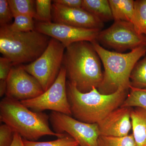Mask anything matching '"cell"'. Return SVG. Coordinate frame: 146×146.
<instances>
[{
	"label": "cell",
	"instance_id": "obj_1",
	"mask_svg": "<svg viewBox=\"0 0 146 146\" xmlns=\"http://www.w3.org/2000/svg\"><path fill=\"white\" fill-rule=\"evenodd\" d=\"M102 62L93 44L87 41L73 43L65 48L63 66L68 81L80 92L97 89L103 80Z\"/></svg>",
	"mask_w": 146,
	"mask_h": 146
},
{
	"label": "cell",
	"instance_id": "obj_2",
	"mask_svg": "<svg viewBox=\"0 0 146 146\" xmlns=\"http://www.w3.org/2000/svg\"><path fill=\"white\" fill-rule=\"evenodd\" d=\"M66 88L72 115L76 119L91 124L98 123L121 107L128 94V91L119 89L113 94L104 95L96 87L83 93L68 80Z\"/></svg>",
	"mask_w": 146,
	"mask_h": 146
},
{
	"label": "cell",
	"instance_id": "obj_3",
	"mask_svg": "<svg viewBox=\"0 0 146 146\" xmlns=\"http://www.w3.org/2000/svg\"><path fill=\"white\" fill-rule=\"evenodd\" d=\"M0 120L23 139L36 141L45 136L63 138L66 133H55L50 127L49 116L33 111L21 101L5 96L0 102Z\"/></svg>",
	"mask_w": 146,
	"mask_h": 146
},
{
	"label": "cell",
	"instance_id": "obj_4",
	"mask_svg": "<svg viewBox=\"0 0 146 146\" xmlns=\"http://www.w3.org/2000/svg\"><path fill=\"white\" fill-rule=\"evenodd\" d=\"M91 43L104 68L103 79L98 89L100 93L109 95L119 89L129 91L131 73L136 63L145 56L146 45L123 53L106 50L96 41Z\"/></svg>",
	"mask_w": 146,
	"mask_h": 146
},
{
	"label": "cell",
	"instance_id": "obj_5",
	"mask_svg": "<svg viewBox=\"0 0 146 146\" xmlns=\"http://www.w3.org/2000/svg\"><path fill=\"white\" fill-rule=\"evenodd\" d=\"M51 37L36 30L12 31L7 25L0 28V52L13 66L33 62L48 47Z\"/></svg>",
	"mask_w": 146,
	"mask_h": 146
},
{
	"label": "cell",
	"instance_id": "obj_6",
	"mask_svg": "<svg viewBox=\"0 0 146 146\" xmlns=\"http://www.w3.org/2000/svg\"><path fill=\"white\" fill-rule=\"evenodd\" d=\"M65 48L62 43L51 38L45 51L33 62L23 65L24 70L41 84L44 92L55 81L63 66Z\"/></svg>",
	"mask_w": 146,
	"mask_h": 146
},
{
	"label": "cell",
	"instance_id": "obj_7",
	"mask_svg": "<svg viewBox=\"0 0 146 146\" xmlns=\"http://www.w3.org/2000/svg\"><path fill=\"white\" fill-rule=\"evenodd\" d=\"M96 42L104 48L122 53L146 45V37L139 34L130 22L115 21L108 28L100 31Z\"/></svg>",
	"mask_w": 146,
	"mask_h": 146
},
{
	"label": "cell",
	"instance_id": "obj_8",
	"mask_svg": "<svg viewBox=\"0 0 146 146\" xmlns=\"http://www.w3.org/2000/svg\"><path fill=\"white\" fill-rule=\"evenodd\" d=\"M66 70L62 66L55 81L39 96L21 102L28 108L37 112L46 110L72 115L67 94Z\"/></svg>",
	"mask_w": 146,
	"mask_h": 146
},
{
	"label": "cell",
	"instance_id": "obj_9",
	"mask_svg": "<svg viewBox=\"0 0 146 146\" xmlns=\"http://www.w3.org/2000/svg\"><path fill=\"white\" fill-rule=\"evenodd\" d=\"M49 121L55 133H66L78 143L80 146H98L100 136L98 123L80 121L70 115L52 111Z\"/></svg>",
	"mask_w": 146,
	"mask_h": 146
},
{
	"label": "cell",
	"instance_id": "obj_10",
	"mask_svg": "<svg viewBox=\"0 0 146 146\" xmlns=\"http://www.w3.org/2000/svg\"><path fill=\"white\" fill-rule=\"evenodd\" d=\"M35 30L56 39L62 43L65 48L76 42L96 41L100 31L102 30L99 29L77 27L52 22H38L35 24Z\"/></svg>",
	"mask_w": 146,
	"mask_h": 146
},
{
	"label": "cell",
	"instance_id": "obj_11",
	"mask_svg": "<svg viewBox=\"0 0 146 146\" xmlns=\"http://www.w3.org/2000/svg\"><path fill=\"white\" fill-rule=\"evenodd\" d=\"M7 84L6 96L19 101L34 98L44 92L38 80L25 70L22 65L13 66Z\"/></svg>",
	"mask_w": 146,
	"mask_h": 146
},
{
	"label": "cell",
	"instance_id": "obj_12",
	"mask_svg": "<svg viewBox=\"0 0 146 146\" xmlns=\"http://www.w3.org/2000/svg\"><path fill=\"white\" fill-rule=\"evenodd\" d=\"M52 14L53 22L56 23L100 30L104 26V23L82 8H69L53 2Z\"/></svg>",
	"mask_w": 146,
	"mask_h": 146
},
{
	"label": "cell",
	"instance_id": "obj_13",
	"mask_svg": "<svg viewBox=\"0 0 146 146\" xmlns=\"http://www.w3.org/2000/svg\"><path fill=\"white\" fill-rule=\"evenodd\" d=\"M131 108H118L98 123L100 136L124 137L132 129Z\"/></svg>",
	"mask_w": 146,
	"mask_h": 146
},
{
	"label": "cell",
	"instance_id": "obj_14",
	"mask_svg": "<svg viewBox=\"0 0 146 146\" xmlns=\"http://www.w3.org/2000/svg\"><path fill=\"white\" fill-rule=\"evenodd\" d=\"M132 135L137 146H146V110L135 108L131 113Z\"/></svg>",
	"mask_w": 146,
	"mask_h": 146
},
{
	"label": "cell",
	"instance_id": "obj_15",
	"mask_svg": "<svg viewBox=\"0 0 146 146\" xmlns=\"http://www.w3.org/2000/svg\"><path fill=\"white\" fill-rule=\"evenodd\" d=\"M82 9L96 16L103 23L113 20L108 0H82Z\"/></svg>",
	"mask_w": 146,
	"mask_h": 146
},
{
	"label": "cell",
	"instance_id": "obj_16",
	"mask_svg": "<svg viewBox=\"0 0 146 146\" xmlns=\"http://www.w3.org/2000/svg\"><path fill=\"white\" fill-rule=\"evenodd\" d=\"M113 20L124 21L132 23L134 15L133 0H109Z\"/></svg>",
	"mask_w": 146,
	"mask_h": 146
},
{
	"label": "cell",
	"instance_id": "obj_17",
	"mask_svg": "<svg viewBox=\"0 0 146 146\" xmlns=\"http://www.w3.org/2000/svg\"><path fill=\"white\" fill-rule=\"evenodd\" d=\"M132 23L139 34L146 36V0L134 1Z\"/></svg>",
	"mask_w": 146,
	"mask_h": 146
},
{
	"label": "cell",
	"instance_id": "obj_18",
	"mask_svg": "<svg viewBox=\"0 0 146 146\" xmlns=\"http://www.w3.org/2000/svg\"><path fill=\"white\" fill-rule=\"evenodd\" d=\"M9 5L13 18L18 15L30 16L35 19L36 16L34 5L35 1L32 0H8Z\"/></svg>",
	"mask_w": 146,
	"mask_h": 146
},
{
	"label": "cell",
	"instance_id": "obj_19",
	"mask_svg": "<svg viewBox=\"0 0 146 146\" xmlns=\"http://www.w3.org/2000/svg\"><path fill=\"white\" fill-rule=\"evenodd\" d=\"M121 107H134L146 110V88L139 89L130 86L129 92Z\"/></svg>",
	"mask_w": 146,
	"mask_h": 146
},
{
	"label": "cell",
	"instance_id": "obj_20",
	"mask_svg": "<svg viewBox=\"0 0 146 146\" xmlns=\"http://www.w3.org/2000/svg\"><path fill=\"white\" fill-rule=\"evenodd\" d=\"M130 86L139 89L146 88V55L136 63L130 76Z\"/></svg>",
	"mask_w": 146,
	"mask_h": 146
},
{
	"label": "cell",
	"instance_id": "obj_21",
	"mask_svg": "<svg viewBox=\"0 0 146 146\" xmlns=\"http://www.w3.org/2000/svg\"><path fill=\"white\" fill-rule=\"evenodd\" d=\"M98 146H137L132 134L124 137L100 136Z\"/></svg>",
	"mask_w": 146,
	"mask_h": 146
},
{
	"label": "cell",
	"instance_id": "obj_22",
	"mask_svg": "<svg viewBox=\"0 0 146 146\" xmlns=\"http://www.w3.org/2000/svg\"><path fill=\"white\" fill-rule=\"evenodd\" d=\"M35 3V19L38 22L48 23L52 21V1L50 0H36Z\"/></svg>",
	"mask_w": 146,
	"mask_h": 146
},
{
	"label": "cell",
	"instance_id": "obj_23",
	"mask_svg": "<svg viewBox=\"0 0 146 146\" xmlns=\"http://www.w3.org/2000/svg\"><path fill=\"white\" fill-rule=\"evenodd\" d=\"M13 23L8 25L9 28L13 31L27 32L35 30V24L33 18L30 16L18 15L14 17Z\"/></svg>",
	"mask_w": 146,
	"mask_h": 146
},
{
	"label": "cell",
	"instance_id": "obj_24",
	"mask_svg": "<svg viewBox=\"0 0 146 146\" xmlns=\"http://www.w3.org/2000/svg\"><path fill=\"white\" fill-rule=\"evenodd\" d=\"M25 146H78V143L69 135L63 138H58L54 141L47 142H36L29 141L23 138Z\"/></svg>",
	"mask_w": 146,
	"mask_h": 146
},
{
	"label": "cell",
	"instance_id": "obj_25",
	"mask_svg": "<svg viewBox=\"0 0 146 146\" xmlns=\"http://www.w3.org/2000/svg\"><path fill=\"white\" fill-rule=\"evenodd\" d=\"M13 18L9 5L8 1L0 0V25L1 27L10 25Z\"/></svg>",
	"mask_w": 146,
	"mask_h": 146
},
{
	"label": "cell",
	"instance_id": "obj_26",
	"mask_svg": "<svg viewBox=\"0 0 146 146\" xmlns=\"http://www.w3.org/2000/svg\"><path fill=\"white\" fill-rule=\"evenodd\" d=\"M14 132L8 125L0 126V146H10L13 142Z\"/></svg>",
	"mask_w": 146,
	"mask_h": 146
},
{
	"label": "cell",
	"instance_id": "obj_27",
	"mask_svg": "<svg viewBox=\"0 0 146 146\" xmlns=\"http://www.w3.org/2000/svg\"><path fill=\"white\" fill-rule=\"evenodd\" d=\"M13 66L8 58L4 56L0 57V80H7Z\"/></svg>",
	"mask_w": 146,
	"mask_h": 146
},
{
	"label": "cell",
	"instance_id": "obj_28",
	"mask_svg": "<svg viewBox=\"0 0 146 146\" xmlns=\"http://www.w3.org/2000/svg\"><path fill=\"white\" fill-rule=\"evenodd\" d=\"M53 2L69 8H82V0H54Z\"/></svg>",
	"mask_w": 146,
	"mask_h": 146
},
{
	"label": "cell",
	"instance_id": "obj_29",
	"mask_svg": "<svg viewBox=\"0 0 146 146\" xmlns=\"http://www.w3.org/2000/svg\"><path fill=\"white\" fill-rule=\"evenodd\" d=\"M10 146H25L23 140L18 133H14L13 140Z\"/></svg>",
	"mask_w": 146,
	"mask_h": 146
},
{
	"label": "cell",
	"instance_id": "obj_30",
	"mask_svg": "<svg viewBox=\"0 0 146 146\" xmlns=\"http://www.w3.org/2000/svg\"><path fill=\"white\" fill-rule=\"evenodd\" d=\"M7 84V80H0V96L3 97L6 94Z\"/></svg>",
	"mask_w": 146,
	"mask_h": 146
},
{
	"label": "cell",
	"instance_id": "obj_31",
	"mask_svg": "<svg viewBox=\"0 0 146 146\" xmlns=\"http://www.w3.org/2000/svg\"><path fill=\"white\" fill-rule=\"evenodd\" d=\"M78 146H79V145H78Z\"/></svg>",
	"mask_w": 146,
	"mask_h": 146
},
{
	"label": "cell",
	"instance_id": "obj_32",
	"mask_svg": "<svg viewBox=\"0 0 146 146\" xmlns=\"http://www.w3.org/2000/svg\"></svg>",
	"mask_w": 146,
	"mask_h": 146
},
{
	"label": "cell",
	"instance_id": "obj_33",
	"mask_svg": "<svg viewBox=\"0 0 146 146\" xmlns=\"http://www.w3.org/2000/svg\"></svg>",
	"mask_w": 146,
	"mask_h": 146
}]
</instances>
